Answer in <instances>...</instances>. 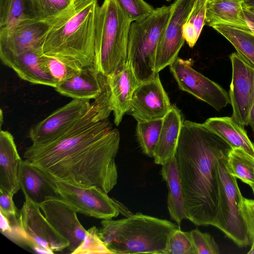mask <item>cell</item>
Masks as SVG:
<instances>
[{
  "label": "cell",
  "instance_id": "cell-1",
  "mask_svg": "<svg viewBox=\"0 0 254 254\" xmlns=\"http://www.w3.org/2000/svg\"><path fill=\"white\" fill-rule=\"evenodd\" d=\"M120 135L108 118L92 105L66 133L55 140L26 148L25 160L56 181L96 187L108 193L116 185L115 158Z\"/></svg>",
  "mask_w": 254,
  "mask_h": 254
},
{
  "label": "cell",
  "instance_id": "cell-2",
  "mask_svg": "<svg viewBox=\"0 0 254 254\" xmlns=\"http://www.w3.org/2000/svg\"><path fill=\"white\" fill-rule=\"evenodd\" d=\"M233 148L205 125L184 120L175 154L188 219L214 225L219 183L217 163Z\"/></svg>",
  "mask_w": 254,
  "mask_h": 254
},
{
  "label": "cell",
  "instance_id": "cell-3",
  "mask_svg": "<svg viewBox=\"0 0 254 254\" xmlns=\"http://www.w3.org/2000/svg\"><path fill=\"white\" fill-rule=\"evenodd\" d=\"M178 227L167 220L137 213L119 220L103 219L98 231L114 254H164L170 234Z\"/></svg>",
  "mask_w": 254,
  "mask_h": 254
},
{
  "label": "cell",
  "instance_id": "cell-4",
  "mask_svg": "<svg viewBox=\"0 0 254 254\" xmlns=\"http://www.w3.org/2000/svg\"><path fill=\"white\" fill-rule=\"evenodd\" d=\"M97 0H75V6L47 34L43 54L74 60L83 67L94 62Z\"/></svg>",
  "mask_w": 254,
  "mask_h": 254
},
{
  "label": "cell",
  "instance_id": "cell-5",
  "mask_svg": "<svg viewBox=\"0 0 254 254\" xmlns=\"http://www.w3.org/2000/svg\"><path fill=\"white\" fill-rule=\"evenodd\" d=\"M133 21L118 0H104L97 11L93 65L111 76L127 62L129 30Z\"/></svg>",
  "mask_w": 254,
  "mask_h": 254
},
{
  "label": "cell",
  "instance_id": "cell-6",
  "mask_svg": "<svg viewBox=\"0 0 254 254\" xmlns=\"http://www.w3.org/2000/svg\"><path fill=\"white\" fill-rule=\"evenodd\" d=\"M170 5L154 8L145 17L133 21L130 26L127 52L129 63L140 82L153 78L156 50L167 24Z\"/></svg>",
  "mask_w": 254,
  "mask_h": 254
},
{
  "label": "cell",
  "instance_id": "cell-7",
  "mask_svg": "<svg viewBox=\"0 0 254 254\" xmlns=\"http://www.w3.org/2000/svg\"><path fill=\"white\" fill-rule=\"evenodd\" d=\"M228 156L221 157L217 163L219 194L213 226L219 229L238 246L243 247L251 243L241 208L243 196L237 178L228 169Z\"/></svg>",
  "mask_w": 254,
  "mask_h": 254
},
{
  "label": "cell",
  "instance_id": "cell-8",
  "mask_svg": "<svg viewBox=\"0 0 254 254\" xmlns=\"http://www.w3.org/2000/svg\"><path fill=\"white\" fill-rule=\"evenodd\" d=\"M40 205L25 199L18 212V221L21 235L35 252L51 254L67 249L69 242L49 223Z\"/></svg>",
  "mask_w": 254,
  "mask_h": 254
},
{
  "label": "cell",
  "instance_id": "cell-9",
  "mask_svg": "<svg viewBox=\"0 0 254 254\" xmlns=\"http://www.w3.org/2000/svg\"><path fill=\"white\" fill-rule=\"evenodd\" d=\"M191 59L178 57L170 70L179 88L206 103L218 111L230 103V97L223 88L195 70Z\"/></svg>",
  "mask_w": 254,
  "mask_h": 254
},
{
  "label": "cell",
  "instance_id": "cell-10",
  "mask_svg": "<svg viewBox=\"0 0 254 254\" xmlns=\"http://www.w3.org/2000/svg\"><path fill=\"white\" fill-rule=\"evenodd\" d=\"M65 16L51 20H26L8 29L0 30V57L43 49L49 31Z\"/></svg>",
  "mask_w": 254,
  "mask_h": 254
},
{
  "label": "cell",
  "instance_id": "cell-11",
  "mask_svg": "<svg viewBox=\"0 0 254 254\" xmlns=\"http://www.w3.org/2000/svg\"><path fill=\"white\" fill-rule=\"evenodd\" d=\"M61 197L77 212L98 219H108L120 214L118 201L96 187H78L64 181H56Z\"/></svg>",
  "mask_w": 254,
  "mask_h": 254
},
{
  "label": "cell",
  "instance_id": "cell-12",
  "mask_svg": "<svg viewBox=\"0 0 254 254\" xmlns=\"http://www.w3.org/2000/svg\"><path fill=\"white\" fill-rule=\"evenodd\" d=\"M232 75L229 92L231 117L243 127L248 126L254 97V67L237 52L230 56Z\"/></svg>",
  "mask_w": 254,
  "mask_h": 254
},
{
  "label": "cell",
  "instance_id": "cell-13",
  "mask_svg": "<svg viewBox=\"0 0 254 254\" xmlns=\"http://www.w3.org/2000/svg\"><path fill=\"white\" fill-rule=\"evenodd\" d=\"M91 105L89 100L72 99L32 126L29 137L32 144H46L62 136L87 112Z\"/></svg>",
  "mask_w": 254,
  "mask_h": 254
},
{
  "label": "cell",
  "instance_id": "cell-14",
  "mask_svg": "<svg viewBox=\"0 0 254 254\" xmlns=\"http://www.w3.org/2000/svg\"><path fill=\"white\" fill-rule=\"evenodd\" d=\"M195 0H175L166 26L156 50L154 70L159 73L169 66L178 57L184 45L183 25L186 21Z\"/></svg>",
  "mask_w": 254,
  "mask_h": 254
},
{
  "label": "cell",
  "instance_id": "cell-15",
  "mask_svg": "<svg viewBox=\"0 0 254 254\" xmlns=\"http://www.w3.org/2000/svg\"><path fill=\"white\" fill-rule=\"evenodd\" d=\"M171 107L158 73L153 78L140 82L133 93L127 113L137 122H146L163 119Z\"/></svg>",
  "mask_w": 254,
  "mask_h": 254
},
{
  "label": "cell",
  "instance_id": "cell-16",
  "mask_svg": "<svg viewBox=\"0 0 254 254\" xmlns=\"http://www.w3.org/2000/svg\"><path fill=\"white\" fill-rule=\"evenodd\" d=\"M51 226L69 243L71 254L84 239L86 230L78 219L74 208L62 197H50L40 205Z\"/></svg>",
  "mask_w": 254,
  "mask_h": 254
},
{
  "label": "cell",
  "instance_id": "cell-17",
  "mask_svg": "<svg viewBox=\"0 0 254 254\" xmlns=\"http://www.w3.org/2000/svg\"><path fill=\"white\" fill-rule=\"evenodd\" d=\"M0 58L4 65L12 69L21 79L34 84L56 87V83L44 63L42 49Z\"/></svg>",
  "mask_w": 254,
  "mask_h": 254
},
{
  "label": "cell",
  "instance_id": "cell-18",
  "mask_svg": "<svg viewBox=\"0 0 254 254\" xmlns=\"http://www.w3.org/2000/svg\"><path fill=\"white\" fill-rule=\"evenodd\" d=\"M107 77V76H106ZM114 123L118 126L129 109L133 93L140 83L129 63L107 77Z\"/></svg>",
  "mask_w": 254,
  "mask_h": 254
},
{
  "label": "cell",
  "instance_id": "cell-19",
  "mask_svg": "<svg viewBox=\"0 0 254 254\" xmlns=\"http://www.w3.org/2000/svg\"><path fill=\"white\" fill-rule=\"evenodd\" d=\"M19 183L25 199L40 205L50 197H61L56 181L26 160H22Z\"/></svg>",
  "mask_w": 254,
  "mask_h": 254
},
{
  "label": "cell",
  "instance_id": "cell-20",
  "mask_svg": "<svg viewBox=\"0 0 254 254\" xmlns=\"http://www.w3.org/2000/svg\"><path fill=\"white\" fill-rule=\"evenodd\" d=\"M106 78L94 65L84 67L79 74L55 88L60 94L73 99L94 100L102 92Z\"/></svg>",
  "mask_w": 254,
  "mask_h": 254
},
{
  "label": "cell",
  "instance_id": "cell-21",
  "mask_svg": "<svg viewBox=\"0 0 254 254\" xmlns=\"http://www.w3.org/2000/svg\"><path fill=\"white\" fill-rule=\"evenodd\" d=\"M22 161L13 136L9 131L1 129L0 189L13 194L19 190V173Z\"/></svg>",
  "mask_w": 254,
  "mask_h": 254
},
{
  "label": "cell",
  "instance_id": "cell-22",
  "mask_svg": "<svg viewBox=\"0 0 254 254\" xmlns=\"http://www.w3.org/2000/svg\"><path fill=\"white\" fill-rule=\"evenodd\" d=\"M184 120L175 105L163 118V123L155 150L154 162L163 165L175 156Z\"/></svg>",
  "mask_w": 254,
  "mask_h": 254
},
{
  "label": "cell",
  "instance_id": "cell-23",
  "mask_svg": "<svg viewBox=\"0 0 254 254\" xmlns=\"http://www.w3.org/2000/svg\"><path fill=\"white\" fill-rule=\"evenodd\" d=\"M244 0L207 1L205 24L210 27L226 25L252 31L243 7Z\"/></svg>",
  "mask_w": 254,
  "mask_h": 254
},
{
  "label": "cell",
  "instance_id": "cell-24",
  "mask_svg": "<svg viewBox=\"0 0 254 254\" xmlns=\"http://www.w3.org/2000/svg\"><path fill=\"white\" fill-rule=\"evenodd\" d=\"M160 172L168 188L167 207L169 214L180 228L182 221L188 219V214L175 156L162 165Z\"/></svg>",
  "mask_w": 254,
  "mask_h": 254
},
{
  "label": "cell",
  "instance_id": "cell-25",
  "mask_svg": "<svg viewBox=\"0 0 254 254\" xmlns=\"http://www.w3.org/2000/svg\"><path fill=\"white\" fill-rule=\"evenodd\" d=\"M203 124L233 148H241L254 157V144L249 138L244 127L231 117L210 118Z\"/></svg>",
  "mask_w": 254,
  "mask_h": 254
},
{
  "label": "cell",
  "instance_id": "cell-26",
  "mask_svg": "<svg viewBox=\"0 0 254 254\" xmlns=\"http://www.w3.org/2000/svg\"><path fill=\"white\" fill-rule=\"evenodd\" d=\"M36 19L33 0H0V30Z\"/></svg>",
  "mask_w": 254,
  "mask_h": 254
},
{
  "label": "cell",
  "instance_id": "cell-27",
  "mask_svg": "<svg viewBox=\"0 0 254 254\" xmlns=\"http://www.w3.org/2000/svg\"><path fill=\"white\" fill-rule=\"evenodd\" d=\"M212 27L225 37L254 67V33L226 25H215Z\"/></svg>",
  "mask_w": 254,
  "mask_h": 254
},
{
  "label": "cell",
  "instance_id": "cell-28",
  "mask_svg": "<svg viewBox=\"0 0 254 254\" xmlns=\"http://www.w3.org/2000/svg\"><path fill=\"white\" fill-rule=\"evenodd\" d=\"M229 172L236 178L254 186V157L241 148H233L227 160Z\"/></svg>",
  "mask_w": 254,
  "mask_h": 254
},
{
  "label": "cell",
  "instance_id": "cell-29",
  "mask_svg": "<svg viewBox=\"0 0 254 254\" xmlns=\"http://www.w3.org/2000/svg\"><path fill=\"white\" fill-rule=\"evenodd\" d=\"M43 60L57 86L79 74L84 67L77 61L64 57L43 54Z\"/></svg>",
  "mask_w": 254,
  "mask_h": 254
},
{
  "label": "cell",
  "instance_id": "cell-30",
  "mask_svg": "<svg viewBox=\"0 0 254 254\" xmlns=\"http://www.w3.org/2000/svg\"><path fill=\"white\" fill-rule=\"evenodd\" d=\"M207 0H195L187 19L183 25L185 41L190 48L195 45L205 24Z\"/></svg>",
  "mask_w": 254,
  "mask_h": 254
},
{
  "label": "cell",
  "instance_id": "cell-31",
  "mask_svg": "<svg viewBox=\"0 0 254 254\" xmlns=\"http://www.w3.org/2000/svg\"><path fill=\"white\" fill-rule=\"evenodd\" d=\"M163 119L137 122L136 135L143 153L147 156L154 157L158 141Z\"/></svg>",
  "mask_w": 254,
  "mask_h": 254
},
{
  "label": "cell",
  "instance_id": "cell-32",
  "mask_svg": "<svg viewBox=\"0 0 254 254\" xmlns=\"http://www.w3.org/2000/svg\"><path fill=\"white\" fill-rule=\"evenodd\" d=\"M36 18L51 20L67 14L75 6V0H33Z\"/></svg>",
  "mask_w": 254,
  "mask_h": 254
},
{
  "label": "cell",
  "instance_id": "cell-33",
  "mask_svg": "<svg viewBox=\"0 0 254 254\" xmlns=\"http://www.w3.org/2000/svg\"><path fill=\"white\" fill-rule=\"evenodd\" d=\"M164 254H197L191 232H184L178 227L168 238Z\"/></svg>",
  "mask_w": 254,
  "mask_h": 254
},
{
  "label": "cell",
  "instance_id": "cell-34",
  "mask_svg": "<svg viewBox=\"0 0 254 254\" xmlns=\"http://www.w3.org/2000/svg\"><path fill=\"white\" fill-rule=\"evenodd\" d=\"M72 254H114L99 234L98 228L92 226L86 230L84 239Z\"/></svg>",
  "mask_w": 254,
  "mask_h": 254
},
{
  "label": "cell",
  "instance_id": "cell-35",
  "mask_svg": "<svg viewBox=\"0 0 254 254\" xmlns=\"http://www.w3.org/2000/svg\"><path fill=\"white\" fill-rule=\"evenodd\" d=\"M197 254H218V244L213 237L207 233L201 232L198 229L190 231Z\"/></svg>",
  "mask_w": 254,
  "mask_h": 254
},
{
  "label": "cell",
  "instance_id": "cell-36",
  "mask_svg": "<svg viewBox=\"0 0 254 254\" xmlns=\"http://www.w3.org/2000/svg\"><path fill=\"white\" fill-rule=\"evenodd\" d=\"M133 21L141 19L154 9L145 0H118Z\"/></svg>",
  "mask_w": 254,
  "mask_h": 254
},
{
  "label": "cell",
  "instance_id": "cell-37",
  "mask_svg": "<svg viewBox=\"0 0 254 254\" xmlns=\"http://www.w3.org/2000/svg\"><path fill=\"white\" fill-rule=\"evenodd\" d=\"M241 208L252 244L254 242V199L243 197Z\"/></svg>",
  "mask_w": 254,
  "mask_h": 254
},
{
  "label": "cell",
  "instance_id": "cell-38",
  "mask_svg": "<svg viewBox=\"0 0 254 254\" xmlns=\"http://www.w3.org/2000/svg\"><path fill=\"white\" fill-rule=\"evenodd\" d=\"M13 194L0 189V212L8 219L17 218L18 212L13 200Z\"/></svg>",
  "mask_w": 254,
  "mask_h": 254
},
{
  "label": "cell",
  "instance_id": "cell-39",
  "mask_svg": "<svg viewBox=\"0 0 254 254\" xmlns=\"http://www.w3.org/2000/svg\"><path fill=\"white\" fill-rule=\"evenodd\" d=\"M248 126H250L254 131V97L249 115Z\"/></svg>",
  "mask_w": 254,
  "mask_h": 254
},
{
  "label": "cell",
  "instance_id": "cell-40",
  "mask_svg": "<svg viewBox=\"0 0 254 254\" xmlns=\"http://www.w3.org/2000/svg\"><path fill=\"white\" fill-rule=\"evenodd\" d=\"M244 8L254 12V0H244Z\"/></svg>",
  "mask_w": 254,
  "mask_h": 254
},
{
  "label": "cell",
  "instance_id": "cell-41",
  "mask_svg": "<svg viewBox=\"0 0 254 254\" xmlns=\"http://www.w3.org/2000/svg\"><path fill=\"white\" fill-rule=\"evenodd\" d=\"M248 253L250 254H254V242L252 243L251 248Z\"/></svg>",
  "mask_w": 254,
  "mask_h": 254
},
{
  "label": "cell",
  "instance_id": "cell-42",
  "mask_svg": "<svg viewBox=\"0 0 254 254\" xmlns=\"http://www.w3.org/2000/svg\"><path fill=\"white\" fill-rule=\"evenodd\" d=\"M0 126H2V122H3V116H2V110L0 109Z\"/></svg>",
  "mask_w": 254,
  "mask_h": 254
},
{
  "label": "cell",
  "instance_id": "cell-43",
  "mask_svg": "<svg viewBox=\"0 0 254 254\" xmlns=\"http://www.w3.org/2000/svg\"><path fill=\"white\" fill-rule=\"evenodd\" d=\"M252 189V190L253 191V193L254 194V186H253V187L251 188Z\"/></svg>",
  "mask_w": 254,
  "mask_h": 254
},
{
  "label": "cell",
  "instance_id": "cell-44",
  "mask_svg": "<svg viewBox=\"0 0 254 254\" xmlns=\"http://www.w3.org/2000/svg\"><path fill=\"white\" fill-rule=\"evenodd\" d=\"M165 0L169 1H170L171 0Z\"/></svg>",
  "mask_w": 254,
  "mask_h": 254
},
{
  "label": "cell",
  "instance_id": "cell-45",
  "mask_svg": "<svg viewBox=\"0 0 254 254\" xmlns=\"http://www.w3.org/2000/svg\"><path fill=\"white\" fill-rule=\"evenodd\" d=\"M211 0H207V1H211Z\"/></svg>",
  "mask_w": 254,
  "mask_h": 254
}]
</instances>
